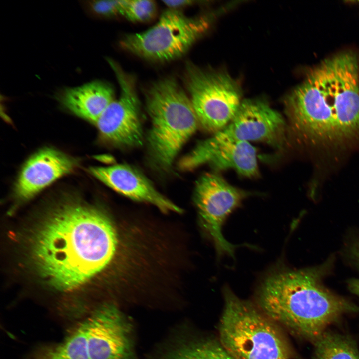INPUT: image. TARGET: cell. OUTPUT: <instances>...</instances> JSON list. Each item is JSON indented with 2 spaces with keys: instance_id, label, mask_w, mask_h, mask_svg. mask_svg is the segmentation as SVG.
Returning <instances> with one entry per match:
<instances>
[{
  "instance_id": "5b68a950",
  "label": "cell",
  "mask_w": 359,
  "mask_h": 359,
  "mask_svg": "<svg viewBox=\"0 0 359 359\" xmlns=\"http://www.w3.org/2000/svg\"><path fill=\"white\" fill-rule=\"evenodd\" d=\"M219 342L233 359H291V351L279 326L252 302L224 289Z\"/></svg>"
},
{
  "instance_id": "52a82bcc",
  "label": "cell",
  "mask_w": 359,
  "mask_h": 359,
  "mask_svg": "<svg viewBox=\"0 0 359 359\" xmlns=\"http://www.w3.org/2000/svg\"><path fill=\"white\" fill-rule=\"evenodd\" d=\"M212 15L189 17L169 8L146 31L127 34L120 42L125 50L145 60L167 62L183 56L207 31Z\"/></svg>"
},
{
  "instance_id": "2e32d148",
  "label": "cell",
  "mask_w": 359,
  "mask_h": 359,
  "mask_svg": "<svg viewBox=\"0 0 359 359\" xmlns=\"http://www.w3.org/2000/svg\"><path fill=\"white\" fill-rule=\"evenodd\" d=\"M314 343L312 359H359L355 343L347 336L325 332Z\"/></svg>"
},
{
  "instance_id": "8fae6325",
  "label": "cell",
  "mask_w": 359,
  "mask_h": 359,
  "mask_svg": "<svg viewBox=\"0 0 359 359\" xmlns=\"http://www.w3.org/2000/svg\"><path fill=\"white\" fill-rule=\"evenodd\" d=\"M84 321L89 359H133L131 326L115 305H100Z\"/></svg>"
},
{
  "instance_id": "9c48e42d",
  "label": "cell",
  "mask_w": 359,
  "mask_h": 359,
  "mask_svg": "<svg viewBox=\"0 0 359 359\" xmlns=\"http://www.w3.org/2000/svg\"><path fill=\"white\" fill-rule=\"evenodd\" d=\"M248 196L215 173H206L197 181L194 201L201 227L213 241L219 257H234L236 246L223 237L222 228L228 216Z\"/></svg>"
},
{
  "instance_id": "277c9868",
  "label": "cell",
  "mask_w": 359,
  "mask_h": 359,
  "mask_svg": "<svg viewBox=\"0 0 359 359\" xmlns=\"http://www.w3.org/2000/svg\"><path fill=\"white\" fill-rule=\"evenodd\" d=\"M151 126L147 137L152 159L168 170L195 133L198 121L189 97L172 77L156 81L145 93Z\"/></svg>"
},
{
  "instance_id": "44dd1931",
  "label": "cell",
  "mask_w": 359,
  "mask_h": 359,
  "mask_svg": "<svg viewBox=\"0 0 359 359\" xmlns=\"http://www.w3.org/2000/svg\"><path fill=\"white\" fill-rule=\"evenodd\" d=\"M163 3L170 9L179 10V8L191 5L196 1L189 0H163Z\"/></svg>"
},
{
  "instance_id": "5bb4252c",
  "label": "cell",
  "mask_w": 359,
  "mask_h": 359,
  "mask_svg": "<svg viewBox=\"0 0 359 359\" xmlns=\"http://www.w3.org/2000/svg\"><path fill=\"white\" fill-rule=\"evenodd\" d=\"M114 100L113 88L100 80L66 89L60 96L61 103L70 111L93 124Z\"/></svg>"
},
{
  "instance_id": "ffe728a7",
  "label": "cell",
  "mask_w": 359,
  "mask_h": 359,
  "mask_svg": "<svg viewBox=\"0 0 359 359\" xmlns=\"http://www.w3.org/2000/svg\"><path fill=\"white\" fill-rule=\"evenodd\" d=\"M90 11L96 16L103 17H113L121 15L123 0H94L88 4Z\"/></svg>"
},
{
  "instance_id": "e0dca14e",
  "label": "cell",
  "mask_w": 359,
  "mask_h": 359,
  "mask_svg": "<svg viewBox=\"0 0 359 359\" xmlns=\"http://www.w3.org/2000/svg\"><path fill=\"white\" fill-rule=\"evenodd\" d=\"M42 359H89L85 321Z\"/></svg>"
},
{
  "instance_id": "603a6c76",
  "label": "cell",
  "mask_w": 359,
  "mask_h": 359,
  "mask_svg": "<svg viewBox=\"0 0 359 359\" xmlns=\"http://www.w3.org/2000/svg\"><path fill=\"white\" fill-rule=\"evenodd\" d=\"M350 291L359 297V279H351L348 282Z\"/></svg>"
},
{
  "instance_id": "8992f818",
  "label": "cell",
  "mask_w": 359,
  "mask_h": 359,
  "mask_svg": "<svg viewBox=\"0 0 359 359\" xmlns=\"http://www.w3.org/2000/svg\"><path fill=\"white\" fill-rule=\"evenodd\" d=\"M285 123L282 115L265 101H242L228 125L200 142L180 162V167L192 170L208 162L222 146L238 141H261L279 148L284 141Z\"/></svg>"
},
{
  "instance_id": "7a4b0ae2",
  "label": "cell",
  "mask_w": 359,
  "mask_h": 359,
  "mask_svg": "<svg viewBox=\"0 0 359 359\" xmlns=\"http://www.w3.org/2000/svg\"><path fill=\"white\" fill-rule=\"evenodd\" d=\"M293 129L313 141L335 142L359 136V58L338 53L312 68L287 97Z\"/></svg>"
},
{
  "instance_id": "30bf717a",
  "label": "cell",
  "mask_w": 359,
  "mask_h": 359,
  "mask_svg": "<svg viewBox=\"0 0 359 359\" xmlns=\"http://www.w3.org/2000/svg\"><path fill=\"white\" fill-rule=\"evenodd\" d=\"M120 88V95L97 120L101 138L113 145L135 147L143 143L140 103L135 78L112 60H108Z\"/></svg>"
},
{
  "instance_id": "9a60e30c",
  "label": "cell",
  "mask_w": 359,
  "mask_h": 359,
  "mask_svg": "<svg viewBox=\"0 0 359 359\" xmlns=\"http://www.w3.org/2000/svg\"><path fill=\"white\" fill-rule=\"evenodd\" d=\"M256 153L249 142L238 141L219 148L207 163L216 170L233 169L241 175L253 178L259 172Z\"/></svg>"
},
{
  "instance_id": "ba28073f",
  "label": "cell",
  "mask_w": 359,
  "mask_h": 359,
  "mask_svg": "<svg viewBox=\"0 0 359 359\" xmlns=\"http://www.w3.org/2000/svg\"><path fill=\"white\" fill-rule=\"evenodd\" d=\"M184 82L198 123L204 130L215 134L230 123L242 101L240 88L229 75L188 62Z\"/></svg>"
},
{
  "instance_id": "7c38bea8",
  "label": "cell",
  "mask_w": 359,
  "mask_h": 359,
  "mask_svg": "<svg viewBox=\"0 0 359 359\" xmlns=\"http://www.w3.org/2000/svg\"><path fill=\"white\" fill-rule=\"evenodd\" d=\"M89 170L107 186L132 200L150 203L165 213L182 212L180 208L157 190L142 173L128 165L92 167Z\"/></svg>"
},
{
  "instance_id": "d6986e66",
  "label": "cell",
  "mask_w": 359,
  "mask_h": 359,
  "mask_svg": "<svg viewBox=\"0 0 359 359\" xmlns=\"http://www.w3.org/2000/svg\"><path fill=\"white\" fill-rule=\"evenodd\" d=\"M157 10L153 0H123L121 15L132 22H145L155 17Z\"/></svg>"
},
{
  "instance_id": "4fadbf2b",
  "label": "cell",
  "mask_w": 359,
  "mask_h": 359,
  "mask_svg": "<svg viewBox=\"0 0 359 359\" xmlns=\"http://www.w3.org/2000/svg\"><path fill=\"white\" fill-rule=\"evenodd\" d=\"M76 161L56 149L46 148L33 154L25 163L15 186V194L29 199L61 177L71 172Z\"/></svg>"
},
{
  "instance_id": "6da1fadb",
  "label": "cell",
  "mask_w": 359,
  "mask_h": 359,
  "mask_svg": "<svg viewBox=\"0 0 359 359\" xmlns=\"http://www.w3.org/2000/svg\"><path fill=\"white\" fill-rule=\"evenodd\" d=\"M118 243L116 229L104 210L66 199L49 210L30 231L26 256L45 286L70 293L92 284L109 268Z\"/></svg>"
},
{
  "instance_id": "3957f363",
  "label": "cell",
  "mask_w": 359,
  "mask_h": 359,
  "mask_svg": "<svg viewBox=\"0 0 359 359\" xmlns=\"http://www.w3.org/2000/svg\"><path fill=\"white\" fill-rule=\"evenodd\" d=\"M325 271L322 265L271 273L258 288L257 306L278 326L314 343L342 315L359 310L322 285Z\"/></svg>"
},
{
  "instance_id": "7402d4cb",
  "label": "cell",
  "mask_w": 359,
  "mask_h": 359,
  "mask_svg": "<svg viewBox=\"0 0 359 359\" xmlns=\"http://www.w3.org/2000/svg\"><path fill=\"white\" fill-rule=\"evenodd\" d=\"M350 253L351 257L359 264V240L352 246Z\"/></svg>"
},
{
  "instance_id": "ac0fdd59",
  "label": "cell",
  "mask_w": 359,
  "mask_h": 359,
  "mask_svg": "<svg viewBox=\"0 0 359 359\" xmlns=\"http://www.w3.org/2000/svg\"><path fill=\"white\" fill-rule=\"evenodd\" d=\"M167 359H233L220 342L205 341L183 346Z\"/></svg>"
}]
</instances>
